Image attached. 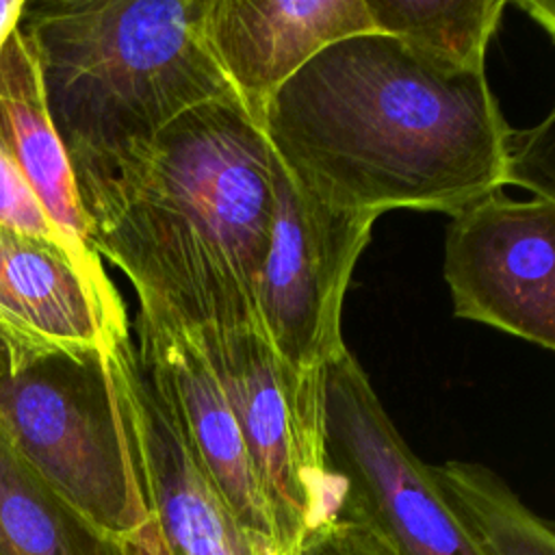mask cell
<instances>
[{
	"label": "cell",
	"mask_w": 555,
	"mask_h": 555,
	"mask_svg": "<svg viewBox=\"0 0 555 555\" xmlns=\"http://www.w3.org/2000/svg\"><path fill=\"white\" fill-rule=\"evenodd\" d=\"M260 128L284 171L340 210L453 215L505 186L509 126L486 69L377 30L306 61L267 100Z\"/></svg>",
	"instance_id": "obj_1"
},
{
	"label": "cell",
	"mask_w": 555,
	"mask_h": 555,
	"mask_svg": "<svg viewBox=\"0 0 555 555\" xmlns=\"http://www.w3.org/2000/svg\"><path fill=\"white\" fill-rule=\"evenodd\" d=\"M89 243L139 301L186 327H260L273 223V150L236 95L167 124L111 178L76 191Z\"/></svg>",
	"instance_id": "obj_2"
},
{
	"label": "cell",
	"mask_w": 555,
	"mask_h": 555,
	"mask_svg": "<svg viewBox=\"0 0 555 555\" xmlns=\"http://www.w3.org/2000/svg\"><path fill=\"white\" fill-rule=\"evenodd\" d=\"M206 0H35L33 43L76 191L141 156L184 111L236 95L204 35Z\"/></svg>",
	"instance_id": "obj_3"
},
{
	"label": "cell",
	"mask_w": 555,
	"mask_h": 555,
	"mask_svg": "<svg viewBox=\"0 0 555 555\" xmlns=\"http://www.w3.org/2000/svg\"><path fill=\"white\" fill-rule=\"evenodd\" d=\"M111 349L46 351L2 373L0 438L67 505L124 544L147 525V507Z\"/></svg>",
	"instance_id": "obj_4"
},
{
	"label": "cell",
	"mask_w": 555,
	"mask_h": 555,
	"mask_svg": "<svg viewBox=\"0 0 555 555\" xmlns=\"http://www.w3.org/2000/svg\"><path fill=\"white\" fill-rule=\"evenodd\" d=\"M241 429L280 555L336 514L340 481L323 447V384L288 377L260 327H189Z\"/></svg>",
	"instance_id": "obj_5"
},
{
	"label": "cell",
	"mask_w": 555,
	"mask_h": 555,
	"mask_svg": "<svg viewBox=\"0 0 555 555\" xmlns=\"http://www.w3.org/2000/svg\"><path fill=\"white\" fill-rule=\"evenodd\" d=\"M273 223L258 278L260 330L282 371L321 384L345 351L343 301L377 215L327 206L306 193L273 154Z\"/></svg>",
	"instance_id": "obj_6"
},
{
	"label": "cell",
	"mask_w": 555,
	"mask_h": 555,
	"mask_svg": "<svg viewBox=\"0 0 555 555\" xmlns=\"http://www.w3.org/2000/svg\"><path fill=\"white\" fill-rule=\"evenodd\" d=\"M321 408L325 462L340 481L338 503L366 514L399 555H483L349 349L325 366Z\"/></svg>",
	"instance_id": "obj_7"
},
{
	"label": "cell",
	"mask_w": 555,
	"mask_h": 555,
	"mask_svg": "<svg viewBox=\"0 0 555 555\" xmlns=\"http://www.w3.org/2000/svg\"><path fill=\"white\" fill-rule=\"evenodd\" d=\"M555 202L490 191L451 215L444 280L453 314L555 349Z\"/></svg>",
	"instance_id": "obj_8"
},
{
	"label": "cell",
	"mask_w": 555,
	"mask_h": 555,
	"mask_svg": "<svg viewBox=\"0 0 555 555\" xmlns=\"http://www.w3.org/2000/svg\"><path fill=\"white\" fill-rule=\"evenodd\" d=\"M147 525L126 555H258L197 460L182 425L141 369L130 336L111 349Z\"/></svg>",
	"instance_id": "obj_9"
},
{
	"label": "cell",
	"mask_w": 555,
	"mask_h": 555,
	"mask_svg": "<svg viewBox=\"0 0 555 555\" xmlns=\"http://www.w3.org/2000/svg\"><path fill=\"white\" fill-rule=\"evenodd\" d=\"M141 369L182 425L197 460L258 555H280L271 512L236 418L193 332L167 310L139 301Z\"/></svg>",
	"instance_id": "obj_10"
},
{
	"label": "cell",
	"mask_w": 555,
	"mask_h": 555,
	"mask_svg": "<svg viewBox=\"0 0 555 555\" xmlns=\"http://www.w3.org/2000/svg\"><path fill=\"white\" fill-rule=\"evenodd\" d=\"M0 332L24 364L111 349L128 338V319L117 288L98 286L63 245L0 225Z\"/></svg>",
	"instance_id": "obj_11"
},
{
	"label": "cell",
	"mask_w": 555,
	"mask_h": 555,
	"mask_svg": "<svg viewBox=\"0 0 555 555\" xmlns=\"http://www.w3.org/2000/svg\"><path fill=\"white\" fill-rule=\"evenodd\" d=\"M373 30L364 0H206L204 9L210 54L258 126L267 100L319 50Z\"/></svg>",
	"instance_id": "obj_12"
},
{
	"label": "cell",
	"mask_w": 555,
	"mask_h": 555,
	"mask_svg": "<svg viewBox=\"0 0 555 555\" xmlns=\"http://www.w3.org/2000/svg\"><path fill=\"white\" fill-rule=\"evenodd\" d=\"M0 145L22 171L74 262L98 286L113 291L115 284L89 243L72 167L48 113L39 63L20 24L0 50Z\"/></svg>",
	"instance_id": "obj_13"
},
{
	"label": "cell",
	"mask_w": 555,
	"mask_h": 555,
	"mask_svg": "<svg viewBox=\"0 0 555 555\" xmlns=\"http://www.w3.org/2000/svg\"><path fill=\"white\" fill-rule=\"evenodd\" d=\"M0 555H126L0 438Z\"/></svg>",
	"instance_id": "obj_14"
},
{
	"label": "cell",
	"mask_w": 555,
	"mask_h": 555,
	"mask_svg": "<svg viewBox=\"0 0 555 555\" xmlns=\"http://www.w3.org/2000/svg\"><path fill=\"white\" fill-rule=\"evenodd\" d=\"M449 507L483 555H555L553 527L488 466L449 460L429 466Z\"/></svg>",
	"instance_id": "obj_15"
},
{
	"label": "cell",
	"mask_w": 555,
	"mask_h": 555,
	"mask_svg": "<svg viewBox=\"0 0 555 555\" xmlns=\"http://www.w3.org/2000/svg\"><path fill=\"white\" fill-rule=\"evenodd\" d=\"M373 28L464 69H486L505 0H364Z\"/></svg>",
	"instance_id": "obj_16"
},
{
	"label": "cell",
	"mask_w": 555,
	"mask_h": 555,
	"mask_svg": "<svg viewBox=\"0 0 555 555\" xmlns=\"http://www.w3.org/2000/svg\"><path fill=\"white\" fill-rule=\"evenodd\" d=\"M555 113L538 126L507 130L503 147V184H518L533 197L555 202Z\"/></svg>",
	"instance_id": "obj_17"
},
{
	"label": "cell",
	"mask_w": 555,
	"mask_h": 555,
	"mask_svg": "<svg viewBox=\"0 0 555 555\" xmlns=\"http://www.w3.org/2000/svg\"><path fill=\"white\" fill-rule=\"evenodd\" d=\"M299 555H399L384 531L360 509L338 503L301 544Z\"/></svg>",
	"instance_id": "obj_18"
},
{
	"label": "cell",
	"mask_w": 555,
	"mask_h": 555,
	"mask_svg": "<svg viewBox=\"0 0 555 555\" xmlns=\"http://www.w3.org/2000/svg\"><path fill=\"white\" fill-rule=\"evenodd\" d=\"M0 225L63 245L22 171L0 145ZM65 247V245H63ZM67 249V247H65Z\"/></svg>",
	"instance_id": "obj_19"
},
{
	"label": "cell",
	"mask_w": 555,
	"mask_h": 555,
	"mask_svg": "<svg viewBox=\"0 0 555 555\" xmlns=\"http://www.w3.org/2000/svg\"><path fill=\"white\" fill-rule=\"evenodd\" d=\"M24 11V0H0V50L9 35L17 28Z\"/></svg>",
	"instance_id": "obj_20"
},
{
	"label": "cell",
	"mask_w": 555,
	"mask_h": 555,
	"mask_svg": "<svg viewBox=\"0 0 555 555\" xmlns=\"http://www.w3.org/2000/svg\"><path fill=\"white\" fill-rule=\"evenodd\" d=\"M546 2H518V7H522L525 11H529L531 13V17L533 20H538V22H542L544 24V28H546V33L548 35H553V22H555V7L553 4H548L544 11H542V7H544Z\"/></svg>",
	"instance_id": "obj_21"
},
{
	"label": "cell",
	"mask_w": 555,
	"mask_h": 555,
	"mask_svg": "<svg viewBox=\"0 0 555 555\" xmlns=\"http://www.w3.org/2000/svg\"><path fill=\"white\" fill-rule=\"evenodd\" d=\"M17 356L13 351V347L9 345V340L4 338V334L0 332V375L2 373H9L13 369H17Z\"/></svg>",
	"instance_id": "obj_22"
}]
</instances>
